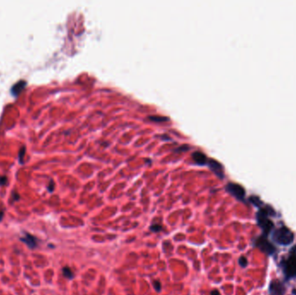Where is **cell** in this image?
Listing matches in <instances>:
<instances>
[{"label":"cell","instance_id":"1","mask_svg":"<svg viewBox=\"0 0 296 295\" xmlns=\"http://www.w3.org/2000/svg\"><path fill=\"white\" fill-rule=\"evenodd\" d=\"M275 210L271 207H266L262 208L256 214V220H257L258 225L262 228L263 231V236H268V235L271 232L274 228V223H272L269 216H275Z\"/></svg>","mask_w":296,"mask_h":295},{"label":"cell","instance_id":"2","mask_svg":"<svg viewBox=\"0 0 296 295\" xmlns=\"http://www.w3.org/2000/svg\"><path fill=\"white\" fill-rule=\"evenodd\" d=\"M273 240L279 245L288 246L294 242L293 232L286 227H281L273 233Z\"/></svg>","mask_w":296,"mask_h":295},{"label":"cell","instance_id":"3","mask_svg":"<svg viewBox=\"0 0 296 295\" xmlns=\"http://www.w3.org/2000/svg\"><path fill=\"white\" fill-rule=\"evenodd\" d=\"M282 268L285 275L288 278L296 277V252H292L291 255L282 261Z\"/></svg>","mask_w":296,"mask_h":295},{"label":"cell","instance_id":"4","mask_svg":"<svg viewBox=\"0 0 296 295\" xmlns=\"http://www.w3.org/2000/svg\"><path fill=\"white\" fill-rule=\"evenodd\" d=\"M256 246L259 248L262 252H264L265 254L269 255H272L276 250L275 248L274 247V245L271 243L267 239V236H262L256 239Z\"/></svg>","mask_w":296,"mask_h":295},{"label":"cell","instance_id":"5","mask_svg":"<svg viewBox=\"0 0 296 295\" xmlns=\"http://www.w3.org/2000/svg\"><path fill=\"white\" fill-rule=\"evenodd\" d=\"M226 189L236 198L239 199L241 201L244 199L245 191L241 185H239L237 184H234V183H230L226 186Z\"/></svg>","mask_w":296,"mask_h":295},{"label":"cell","instance_id":"6","mask_svg":"<svg viewBox=\"0 0 296 295\" xmlns=\"http://www.w3.org/2000/svg\"><path fill=\"white\" fill-rule=\"evenodd\" d=\"M286 288L279 281H273L269 285V293L271 295H284Z\"/></svg>","mask_w":296,"mask_h":295},{"label":"cell","instance_id":"7","mask_svg":"<svg viewBox=\"0 0 296 295\" xmlns=\"http://www.w3.org/2000/svg\"><path fill=\"white\" fill-rule=\"evenodd\" d=\"M20 240L25 243L30 249H36L38 245V240L36 236H32L31 234L28 233V232H25L24 236L20 237Z\"/></svg>","mask_w":296,"mask_h":295},{"label":"cell","instance_id":"8","mask_svg":"<svg viewBox=\"0 0 296 295\" xmlns=\"http://www.w3.org/2000/svg\"><path fill=\"white\" fill-rule=\"evenodd\" d=\"M209 165H210V168L218 176L219 178H223L224 177L223 167H222L220 163H218L217 161L214 160V159H211L210 162H209Z\"/></svg>","mask_w":296,"mask_h":295},{"label":"cell","instance_id":"9","mask_svg":"<svg viewBox=\"0 0 296 295\" xmlns=\"http://www.w3.org/2000/svg\"><path fill=\"white\" fill-rule=\"evenodd\" d=\"M192 158L193 159L198 165H204L206 162H207V157H206L205 154H204L203 152H195L193 154H192Z\"/></svg>","mask_w":296,"mask_h":295},{"label":"cell","instance_id":"10","mask_svg":"<svg viewBox=\"0 0 296 295\" xmlns=\"http://www.w3.org/2000/svg\"><path fill=\"white\" fill-rule=\"evenodd\" d=\"M26 85V82L24 81H21V82H18V83H16L14 86L12 87V93L14 95H18V93L19 92L20 90L22 89L23 88H24V86Z\"/></svg>","mask_w":296,"mask_h":295},{"label":"cell","instance_id":"11","mask_svg":"<svg viewBox=\"0 0 296 295\" xmlns=\"http://www.w3.org/2000/svg\"><path fill=\"white\" fill-rule=\"evenodd\" d=\"M63 275H64L67 279H72V278L74 277L73 272H72L70 268H68V267H65V268H63Z\"/></svg>","mask_w":296,"mask_h":295},{"label":"cell","instance_id":"12","mask_svg":"<svg viewBox=\"0 0 296 295\" xmlns=\"http://www.w3.org/2000/svg\"><path fill=\"white\" fill-rule=\"evenodd\" d=\"M249 200H250V202L252 203V204H254V205L257 206V207H261V206H262V201L258 198L257 197H254V196H252V197H250Z\"/></svg>","mask_w":296,"mask_h":295},{"label":"cell","instance_id":"13","mask_svg":"<svg viewBox=\"0 0 296 295\" xmlns=\"http://www.w3.org/2000/svg\"><path fill=\"white\" fill-rule=\"evenodd\" d=\"M239 264H240L243 268H245V267L248 265V260H247L244 256L240 257V259H239Z\"/></svg>","mask_w":296,"mask_h":295},{"label":"cell","instance_id":"14","mask_svg":"<svg viewBox=\"0 0 296 295\" xmlns=\"http://www.w3.org/2000/svg\"><path fill=\"white\" fill-rule=\"evenodd\" d=\"M150 229H151V230L153 231V232H159V231H160L162 229V227H161V225L153 224L151 226Z\"/></svg>","mask_w":296,"mask_h":295},{"label":"cell","instance_id":"15","mask_svg":"<svg viewBox=\"0 0 296 295\" xmlns=\"http://www.w3.org/2000/svg\"><path fill=\"white\" fill-rule=\"evenodd\" d=\"M151 120H159V121H162V120H166L167 119H164L163 117H160V116H150L149 117Z\"/></svg>","mask_w":296,"mask_h":295},{"label":"cell","instance_id":"16","mask_svg":"<svg viewBox=\"0 0 296 295\" xmlns=\"http://www.w3.org/2000/svg\"><path fill=\"white\" fill-rule=\"evenodd\" d=\"M153 287H154V288H155V290H156V291H158V292H159V291H160L161 284H160V282H159V281H153Z\"/></svg>","mask_w":296,"mask_h":295},{"label":"cell","instance_id":"17","mask_svg":"<svg viewBox=\"0 0 296 295\" xmlns=\"http://www.w3.org/2000/svg\"><path fill=\"white\" fill-rule=\"evenodd\" d=\"M6 181H7V178L5 177V176L1 177V178H0V184H5Z\"/></svg>","mask_w":296,"mask_h":295},{"label":"cell","instance_id":"18","mask_svg":"<svg viewBox=\"0 0 296 295\" xmlns=\"http://www.w3.org/2000/svg\"><path fill=\"white\" fill-rule=\"evenodd\" d=\"M211 295H221V294H220L219 291H217V290H213V291H211Z\"/></svg>","mask_w":296,"mask_h":295},{"label":"cell","instance_id":"19","mask_svg":"<svg viewBox=\"0 0 296 295\" xmlns=\"http://www.w3.org/2000/svg\"><path fill=\"white\" fill-rule=\"evenodd\" d=\"M53 186H54V184H53L52 181H50V186H49V190H50V191H53Z\"/></svg>","mask_w":296,"mask_h":295},{"label":"cell","instance_id":"20","mask_svg":"<svg viewBox=\"0 0 296 295\" xmlns=\"http://www.w3.org/2000/svg\"><path fill=\"white\" fill-rule=\"evenodd\" d=\"M4 217V211L0 210V222L2 221V219Z\"/></svg>","mask_w":296,"mask_h":295}]
</instances>
